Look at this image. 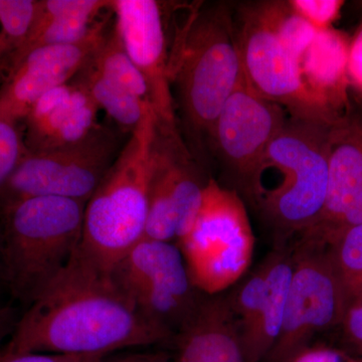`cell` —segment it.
Listing matches in <instances>:
<instances>
[{
  "label": "cell",
  "instance_id": "obj_23",
  "mask_svg": "<svg viewBox=\"0 0 362 362\" xmlns=\"http://www.w3.org/2000/svg\"><path fill=\"white\" fill-rule=\"evenodd\" d=\"M90 64L107 80L150 104L146 82L126 52L114 23L90 59Z\"/></svg>",
  "mask_w": 362,
  "mask_h": 362
},
{
  "label": "cell",
  "instance_id": "obj_21",
  "mask_svg": "<svg viewBox=\"0 0 362 362\" xmlns=\"http://www.w3.org/2000/svg\"><path fill=\"white\" fill-rule=\"evenodd\" d=\"M73 81L87 90L99 110L105 111L121 130L130 134L152 108L151 105L104 78L90 65V61Z\"/></svg>",
  "mask_w": 362,
  "mask_h": 362
},
{
  "label": "cell",
  "instance_id": "obj_22",
  "mask_svg": "<svg viewBox=\"0 0 362 362\" xmlns=\"http://www.w3.org/2000/svg\"><path fill=\"white\" fill-rule=\"evenodd\" d=\"M37 4V0H0V86L21 58Z\"/></svg>",
  "mask_w": 362,
  "mask_h": 362
},
{
  "label": "cell",
  "instance_id": "obj_30",
  "mask_svg": "<svg viewBox=\"0 0 362 362\" xmlns=\"http://www.w3.org/2000/svg\"><path fill=\"white\" fill-rule=\"evenodd\" d=\"M285 362H361L356 361L338 350L309 344Z\"/></svg>",
  "mask_w": 362,
  "mask_h": 362
},
{
  "label": "cell",
  "instance_id": "obj_13",
  "mask_svg": "<svg viewBox=\"0 0 362 362\" xmlns=\"http://www.w3.org/2000/svg\"><path fill=\"white\" fill-rule=\"evenodd\" d=\"M362 225V116L343 112L331 130L327 194L318 220L298 239L329 247Z\"/></svg>",
  "mask_w": 362,
  "mask_h": 362
},
{
  "label": "cell",
  "instance_id": "obj_31",
  "mask_svg": "<svg viewBox=\"0 0 362 362\" xmlns=\"http://www.w3.org/2000/svg\"><path fill=\"white\" fill-rule=\"evenodd\" d=\"M99 362H173L166 352H120L104 356Z\"/></svg>",
  "mask_w": 362,
  "mask_h": 362
},
{
  "label": "cell",
  "instance_id": "obj_8",
  "mask_svg": "<svg viewBox=\"0 0 362 362\" xmlns=\"http://www.w3.org/2000/svg\"><path fill=\"white\" fill-rule=\"evenodd\" d=\"M118 134L101 125L77 144L28 151L0 192V207L37 197L88 202L118 156Z\"/></svg>",
  "mask_w": 362,
  "mask_h": 362
},
{
  "label": "cell",
  "instance_id": "obj_29",
  "mask_svg": "<svg viewBox=\"0 0 362 362\" xmlns=\"http://www.w3.org/2000/svg\"><path fill=\"white\" fill-rule=\"evenodd\" d=\"M104 356H66V354H37L25 352L18 354L0 349V362H99Z\"/></svg>",
  "mask_w": 362,
  "mask_h": 362
},
{
  "label": "cell",
  "instance_id": "obj_14",
  "mask_svg": "<svg viewBox=\"0 0 362 362\" xmlns=\"http://www.w3.org/2000/svg\"><path fill=\"white\" fill-rule=\"evenodd\" d=\"M111 14L112 11L80 42L37 47L25 54L0 86V113L23 122L40 98L70 83L103 42Z\"/></svg>",
  "mask_w": 362,
  "mask_h": 362
},
{
  "label": "cell",
  "instance_id": "obj_28",
  "mask_svg": "<svg viewBox=\"0 0 362 362\" xmlns=\"http://www.w3.org/2000/svg\"><path fill=\"white\" fill-rule=\"evenodd\" d=\"M340 325L347 339L362 354V286L347 295Z\"/></svg>",
  "mask_w": 362,
  "mask_h": 362
},
{
  "label": "cell",
  "instance_id": "obj_33",
  "mask_svg": "<svg viewBox=\"0 0 362 362\" xmlns=\"http://www.w3.org/2000/svg\"><path fill=\"white\" fill-rule=\"evenodd\" d=\"M18 319L16 312H13L11 315L4 317V319L0 320V349H1V344L4 340L13 333L14 326H16Z\"/></svg>",
  "mask_w": 362,
  "mask_h": 362
},
{
  "label": "cell",
  "instance_id": "obj_2",
  "mask_svg": "<svg viewBox=\"0 0 362 362\" xmlns=\"http://www.w3.org/2000/svg\"><path fill=\"white\" fill-rule=\"evenodd\" d=\"M169 76L175 107L199 144L209 138L223 105L244 78L237 30L226 4L189 13L175 35Z\"/></svg>",
  "mask_w": 362,
  "mask_h": 362
},
{
  "label": "cell",
  "instance_id": "obj_12",
  "mask_svg": "<svg viewBox=\"0 0 362 362\" xmlns=\"http://www.w3.org/2000/svg\"><path fill=\"white\" fill-rule=\"evenodd\" d=\"M163 2L156 0H112L111 11L121 42L149 92L157 126L170 135L180 134L175 101L169 76V59Z\"/></svg>",
  "mask_w": 362,
  "mask_h": 362
},
{
  "label": "cell",
  "instance_id": "obj_10",
  "mask_svg": "<svg viewBox=\"0 0 362 362\" xmlns=\"http://www.w3.org/2000/svg\"><path fill=\"white\" fill-rule=\"evenodd\" d=\"M240 16L238 44L245 78L252 90L294 118L333 119L341 114L312 94L299 63L286 51L256 4L245 7Z\"/></svg>",
  "mask_w": 362,
  "mask_h": 362
},
{
  "label": "cell",
  "instance_id": "obj_15",
  "mask_svg": "<svg viewBox=\"0 0 362 362\" xmlns=\"http://www.w3.org/2000/svg\"><path fill=\"white\" fill-rule=\"evenodd\" d=\"M98 112L87 90L75 81L49 90L23 119L26 149L47 152L82 142L101 126Z\"/></svg>",
  "mask_w": 362,
  "mask_h": 362
},
{
  "label": "cell",
  "instance_id": "obj_5",
  "mask_svg": "<svg viewBox=\"0 0 362 362\" xmlns=\"http://www.w3.org/2000/svg\"><path fill=\"white\" fill-rule=\"evenodd\" d=\"M339 116L291 117L269 146L262 166L275 169L279 180L252 202L273 228L276 246H287L292 237L303 235L322 211L327 194L331 130Z\"/></svg>",
  "mask_w": 362,
  "mask_h": 362
},
{
  "label": "cell",
  "instance_id": "obj_35",
  "mask_svg": "<svg viewBox=\"0 0 362 362\" xmlns=\"http://www.w3.org/2000/svg\"><path fill=\"white\" fill-rule=\"evenodd\" d=\"M13 312H16V310H14L13 307L9 306V305L1 303V302H0V320L4 319V317L11 315V314L13 313Z\"/></svg>",
  "mask_w": 362,
  "mask_h": 362
},
{
  "label": "cell",
  "instance_id": "obj_4",
  "mask_svg": "<svg viewBox=\"0 0 362 362\" xmlns=\"http://www.w3.org/2000/svg\"><path fill=\"white\" fill-rule=\"evenodd\" d=\"M157 119L149 109L86 204L80 252L111 272L143 239L154 171Z\"/></svg>",
  "mask_w": 362,
  "mask_h": 362
},
{
  "label": "cell",
  "instance_id": "obj_24",
  "mask_svg": "<svg viewBox=\"0 0 362 362\" xmlns=\"http://www.w3.org/2000/svg\"><path fill=\"white\" fill-rule=\"evenodd\" d=\"M259 13L277 35L283 47L298 63L301 62L318 30L299 16L289 1L257 4Z\"/></svg>",
  "mask_w": 362,
  "mask_h": 362
},
{
  "label": "cell",
  "instance_id": "obj_36",
  "mask_svg": "<svg viewBox=\"0 0 362 362\" xmlns=\"http://www.w3.org/2000/svg\"><path fill=\"white\" fill-rule=\"evenodd\" d=\"M362 362V361H361Z\"/></svg>",
  "mask_w": 362,
  "mask_h": 362
},
{
  "label": "cell",
  "instance_id": "obj_6",
  "mask_svg": "<svg viewBox=\"0 0 362 362\" xmlns=\"http://www.w3.org/2000/svg\"><path fill=\"white\" fill-rule=\"evenodd\" d=\"M192 283L206 295L221 294L251 265L255 237L237 190L209 178L192 230L178 243Z\"/></svg>",
  "mask_w": 362,
  "mask_h": 362
},
{
  "label": "cell",
  "instance_id": "obj_20",
  "mask_svg": "<svg viewBox=\"0 0 362 362\" xmlns=\"http://www.w3.org/2000/svg\"><path fill=\"white\" fill-rule=\"evenodd\" d=\"M180 135H168L157 127L154 171L143 239L177 242L178 216L173 176V147Z\"/></svg>",
  "mask_w": 362,
  "mask_h": 362
},
{
  "label": "cell",
  "instance_id": "obj_19",
  "mask_svg": "<svg viewBox=\"0 0 362 362\" xmlns=\"http://www.w3.org/2000/svg\"><path fill=\"white\" fill-rule=\"evenodd\" d=\"M350 45L332 28L318 30L300 62L302 77L312 94L332 110L343 113L347 105Z\"/></svg>",
  "mask_w": 362,
  "mask_h": 362
},
{
  "label": "cell",
  "instance_id": "obj_18",
  "mask_svg": "<svg viewBox=\"0 0 362 362\" xmlns=\"http://www.w3.org/2000/svg\"><path fill=\"white\" fill-rule=\"evenodd\" d=\"M110 7L111 0H37L20 59L37 47L75 44L86 39L106 16L101 18V13Z\"/></svg>",
  "mask_w": 362,
  "mask_h": 362
},
{
  "label": "cell",
  "instance_id": "obj_27",
  "mask_svg": "<svg viewBox=\"0 0 362 362\" xmlns=\"http://www.w3.org/2000/svg\"><path fill=\"white\" fill-rule=\"evenodd\" d=\"M290 6L317 30L330 28L344 2L339 0H292Z\"/></svg>",
  "mask_w": 362,
  "mask_h": 362
},
{
  "label": "cell",
  "instance_id": "obj_16",
  "mask_svg": "<svg viewBox=\"0 0 362 362\" xmlns=\"http://www.w3.org/2000/svg\"><path fill=\"white\" fill-rule=\"evenodd\" d=\"M173 362H247L226 295H206L199 310L173 338Z\"/></svg>",
  "mask_w": 362,
  "mask_h": 362
},
{
  "label": "cell",
  "instance_id": "obj_1",
  "mask_svg": "<svg viewBox=\"0 0 362 362\" xmlns=\"http://www.w3.org/2000/svg\"><path fill=\"white\" fill-rule=\"evenodd\" d=\"M169 340L170 335L136 308L111 272L78 250L18 319L4 347L18 354L106 356Z\"/></svg>",
  "mask_w": 362,
  "mask_h": 362
},
{
  "label": "cell",
  "instance_id": "obj_9",
  "mask_svg": "<svg viewBox=\"0 0 362 362\" xmlns=\"http://www.w3.org/2000/svg\"><path fill=\"white\" fill-rule=\"evenodd\" d=\"M282 330L266 362H285L319 332L341 324L346 292L328 247L298 240Z\"/></svg>",
  "mask_w": 362,
  "mask_h": 362
},
{
  "label": "cell",
  "instance_id": "obj_26",
  "mask_svg": "<svg viewBox=\"0 0 362 362\" xmlns=\"http://www.w3.org/2000/svg\"><path fill=\"white\" fill-rule=\"evenodd\" d=\"M28 149L20 122L0 113V192L20 165Z\"/></svg>",
  "mask_w": 362,
  "mask_h": 362
},
{
  "label": "cell",
  "instance_id": "obj_17",
  "mask_svg": "<svg viewBox=\"0 0 362 362\" xmlns=\"http://www.w3.org/2000/svg\"><path fill=\"white\" fill-rule=\"evenodd\" d=\"M261 265L265 283L257 302L254 321L240 337L247 362H266L280 337L294 266L293 246H276Z\"/></svg>",
  "mask_w": 362,
  "mask_h": 362
},
{
  "label": "cell",
  "instance_id": "obj_3",
  "mask_svg": "<svg viewBox=\"0 0 362 362\" xmlns=\"http://www.w3.org/2000/svg\"><path fill=\"white\" fill-rule=\"evenodd\" d=\"M86 204L37 197L0 207L4 288L26 308L78 252Z\"/></svg>",
  "mask_w": 362,
  "mask_h": 362
},
{
  "label": "cell",
  "instance_id": "obj_11",
  "mask_svg": "<svg viewBox=\"0 0 362 362\" xmlns=\"http://www.w3.org/2000/svg\"><path fill=\"white\" fill-rule=\"evenodd\" d=\"M287 119L285 109L259 96L244 76L214 123L209 139L249 197L269 146Z\"/></svg>",
  "mask_w": 362,
  "mask_h": 362
},
{
  "label": "cell",
  "instance_id": "obj_25",
  "mask_svg": "<svg viewBox=\"0 0 362 362\" xmlns=\"http://www.w3.org/2000/svg\"><path fill=\"white\" fill-rule=\"evenodd\" d=\"M328 250L347 297L362 286V225L343 233Z\"/></svg>",
  "mask_w": 362,
  "mask_h": 362
},
{
  "label": "cell",
  "instance_id": "obj_7",
  "mask_svg": "<svg viewBox=\"0 0 362 362\" xmlns=\"http://www.w3.org/2000/svg\"><path fill=\"white\" fill-rule=\"evenodd\" d=\"M111 275L140 313L173 340L206 297L192 283L175 243L142 239L116 264Z\"/></svg>",
  "mask_w": 362,
  "mask_h": 362
},
{
  "label": "cell",
  "instance_id": "obj_34",
  "mask_svg": "<svg viewBox=\"0 0 362 362\" xmlns=\"http://www.w3.org/2000/svg\"><path fill=\"white\" fill-rule=\"evenodd\" d=\"M4 287V259H2V225L0 220V288Z\"/></svg>",
  "mask_w": 362,
  "mask_h": 362
},
{
  "label": "cell",
  "instance_id": "obj_32",
  "mask_svg": "<svg viewBox=\"0 0 362 362\" xmlns=\"http://www.w3.org/2000/svg\"><path fill=\"white\" fill-rule=\"evenodd\" d=\"M349 75L362 88V28L350 45Z\"/></svg>",
  "mask_w": 362,
  "mask_h": 362
}]
</instances>
